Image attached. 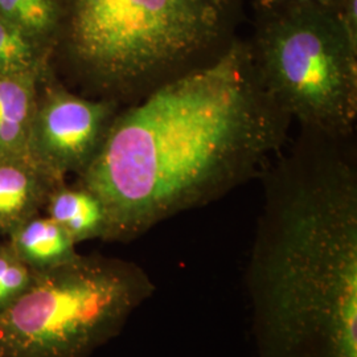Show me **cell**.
Listing matches in <instances>:
<instances>
[{
  "mask_svg": "<svg viewBox=\"0 0 357 357\" xmlns=\"http://www.w3.org/2000/svg\"><path fill=\"white\" fill-rule=\"evenodd\" d=\"M293 119L266 89L250 43L116 113L79 185L101 202L105 241H131L249 181L289 142Z\"/></svg>",
  "mask_w": 357,
  "mask_h": 357,
  "instance_id": "6da1fadb",
  "label": "cell"
},
{
  "mask_svg": "<svg viewBox=\"0 0 357 357\" xmlns=\"http://www.w3.org/2000/svg\"><path fill=\"white\" fill-rule=\"evenodd\" d=\"M261 175L246 268L255 357H357L352 137L301 128Z\"/></svg>",
  "mask_w": 357,
  "mask_h": 357,
  "instance_id": "7a4b0ae2",
  "label": "cell"
},
{
  "mask_svg": "<svg viewBox=\"0 0 357 357\" xmlns=\"http://www.w3.org/2000/svg\"><path fill=\"white\" fill-rule=\"evenodd\" d=\"M231 0H72L68 47L98 91L137 100L215 59Z\"/></svg>",
  "mask_w": 357,
  "mask_h": 357,
  "instance_id": "3957f363",
  "label": "cell"
},
{
  "mask_svg": "<svg viewBox=\"0 0 357 357\" xmlns=\"http://www.w3.org/2000/svg\"><path fill=\"white\" fill-rule=\"evenodd\" d=\"M153 293L150 275L119 258L77 255L35 271L26 291L0 312V357H89Z\"/></svg>",
  "mask_w": 357,
  "mask_h": 357,
  "instance_id": "277c9868",
  "label": "cell"
},
{
  "mask_svg": "<svg viewBox=\"0 0 357 357\" xmlns=\"http://www.w3.org/2000/svg\"><path fill=\"white\" fill-rule=\"evenodd\" d=\"M250 43L262 82L301 128L352 137L357 122V47L333 0L266 7Z\"/></svg>",
  "mask_w": 357,
  "mask_h": 357,
  "instance_id": "5b68a950",
  "label": "cell"
},
{
  "mask_svg": "<svg viewBox=\"0 0 357 357\" xmlns=\"http://www.w3.org/2000/svg\"><path fill=\"white\" fill-rule=\"evenodd\" d=\"M118 103L89 100L53 89L36 103L28 153L52 180L61 183L68 172L81 174L96 156L110 128Z\"/></svg>",
  "mask_w": 357,
  "mask_h": 357,
  "instance_id": "8992f818",
  "label": "cell"
},
{
  "mask_svg": "<svg viewBox=\"0 0 357 357\" xmlns=\"http://www.w3.org/2000/svg\"><path fill=\"white\" fill-rule=\"evenodd\" d=\"M28 160L0 159V234H11L45 205L56 183Z\"/></svg>",
  "mask_w": 357,
  "mask_h": 357,
  "instance_id": "52a82bcc",
  "label": "cell"
},
{
  "mask_svg": "<svg viewBox=\"0 0 357 357\" xmlns=\"http://www.w3.org/2000/svg\"><path fill=\"white\" fill-rule=\"evenodd\" d=\"M33 78L0 76V159L28 160L36 110Z\"/></svg>",
  "mask_w": 357,
  "mask_h": 357,
  "instance_id": "ba28073f",
  "label": "cell"
},
{
  "mask_svg": "<svg viewBox=\"0 0 357 357\" xmlns=\"http://www.w3.org/2000/svg\"><path fill=\"white\" fill-rule=\"evenodd\" d=\"M8 245L33 271L56 268L75 258L77 243L51 217H31L10 234Z\"/></svg>",
  "mask_w": 357,
  "mask_h": 357,
  "instance_id": "9c48e42d",
  "label": "cell"
},
{
  "mask_svg": "<svg viewBox=\"0 0 357 357\" xmlns=\"http://www.w3.org/2000/svg\"><path fill=\"white\" fill-rule=\"evenodd\" d=\"M44 208L64 228L75 243L105 237L106 216L102 204L89 190L78 185L75 188L63 184L54 187L47 197Z\"/></svg>",
  "mask_w": 357,
  "mask_h": 357,
  "instance_id": "30bf717a",
  "label": "cell"
},
{
  "mask_svg": "<svg viewBox=\"0 0 357 357\" xmlns=\"http://www.w3.org/2000/svg\"><path fill=\"white\" fill-rule=\"evenodd\" d=\"M36 41L0 17V76L33 78L41 59Z\"/></svg>",
  "mask_w": 357,
  "mask_h": 357,
  "instance_id": "8fae6325",
  "label": "cell"
},
{
  "mask_svg": "<svg viewBox=\"0 0 357 357\" xmlns=\"http://www.w3.org/2000/svg\"><path fill=\"white\" fill-rule=\"evenodd\" d=\"M0 17L31 38H47L59 23L56 0H0Z\"/></svg>",
  "mask_w": 357,
  "mask_h": 357,
  "instance_id": "7c38bea8",
  "label": "cell"
},
{
  "mask_svg": "<svg viewBox=\"0 0 357 357\" xmlns=\"http://www.w3.org/2000/svg\"><path fill=\"white\" fill-rule=\"evenodd\" d=\"M35 278L28 268L6 243L0 246V312L16 302Z\"/></svg>",
  "mask_w": 357,
  "mask_h": 357,
  "instance_id": "4fadbf2b",
  "label": "cell"
},
{
  "mask_svg": "<svg viewBox=\"0 0 357 357\" xmlns=\"http://www.w3.org/2000/svg\"><path fill=\"white\" fill-rule=\"evenodd\" d=\"M264 7H274V6H283V4H293V3H303V1H327V0H259Z\"/></svg>",
  "mask_w": 357,
  "mask_h": 357,
  "instance_id": "5bb4252c",
  "label": "cell"
}]
</instances>
